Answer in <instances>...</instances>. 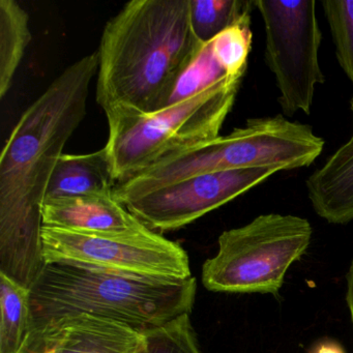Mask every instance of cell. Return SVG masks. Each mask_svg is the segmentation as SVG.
I'll return each instance as SVG.
<instances>
[{
	"label": "cell",
	"instance_id": "1",
	"mask_svg": "<svg viewBox=\"0 0 353 353\" xmlns=\"http://www.w3.org/2000/svg\"><path fill=\"white\" fill-rule=\"evenodd\" d=\"M98 51L76 61L24 111L0 156V274L32 288L46 265L42 206L63 148L86 115Z\"/></svg>",
	"mask_w": 353,
	"mask_h": 353
},
{
	"label": "cell",
	"instance_id": "2",
	"mask_svg": "<svg viewBox=\"0 0 353 353\" xmlns=\"http://www.w3.org/2000/svg\"><path fill=\"white\" fill-rule=\"evenodd\" d=\"M205 44L195 36L190 0H133L107 22L97 102L107 121L165 108Z\"/></svg>",
	"mask_w": 353,
	"mask_h": 353
},
{
	"label": "cell",
	"instance_id": "3",
	"mask_svg": "<svg viewBox=\"0 0 353 353\" xmlns=\"http://www.w3.org/2000/svg\"><path fill=\"white\" fill-rule=\"evenodd\" d=\"M197 281L115 274L68 262H47L30 289V334L68 316L90 314L139 330L191 314Z\"/></svg>",
	"mask_w": 353,
	"mask_h": 353
},
{
	"label": "cell",
	"instance_id": "4",
	"mask_svg": "<svg viewBox=\"0 0 353 353\" xmlns=\"http://www.w3.org/2000/svg\"><path fill=\"white\" fill-rule=\"evenodd\" d=\"M324 141L312 128L282 115L248 119L243 127L188 146L115 185L114 197L123 205L154 190L195 175L236 169L278 171L307 167L323 150Z\"/></svg>",
	"mask_w": 353,
	"mask_h": 353
},
{
	"label": "cell",
	"instance_id": "5",
	"mask_svg": "<svg viewBox=\"0 0 353 353\" xmlns=\"http://www.w3.org/2000/svg\"><path fill=\"white\" fill-rule=\"evenodd\" d=\"M241 78L225 76L197 94L150 114L108 121L106 148L115 185L161 159L219 137Z\"/></svg>",
	"mask_w": 353,
	"mask_h": 353
},
{
	"label": "cell",
	"instance_id": "6",
	"mask_svg": "<svg viewBox=\"0 0 353 353\" xmlns=\"http://www.w3.org/2000/svg\"><path fill=\"white\" fill-rule=\"evenodd\" d=\"M307 219L292 214L258 216L219 237V251L202 266V283L212 292L280 295L289 268L311 243Z\"/></svg>",
	"mask_w": 353,
	"mask_h": 353
},
{
	"label": "cell",
	"instance_id": "7",
	"mask_svg": "<svg viewBox=\"0 0 353 353\" xmlns=\"http://www.w3.org/2000/svg\"><path fill=\"white\" fill-rule=\"evenodd\" d=\"M47 262H68L115 274L162 280L192 276L187 252L150 228L90 233L43 226Z\"/></svg>",
	"mask_w": 353,
	"mask_h": 353
},
{
	"label": "cell",
	"instance_id": "8",
	"mask_svg": "<svg viewBox=\"0 0 353 353\" xmlns=\"http://www.w3.org/2000/svg\"><path fill=\"white\" fill-rule=\"evenodd\" d=\"M265 28V61L280 90L286 114L311 112L317 84L324 82L319 63L321 32L315 0H256Z\"/></svg>",
	"mask_w": 353,
	"mask_h": 353
},
{
	"label": "cell",
	"instance_id": "9",
	"mask_svg": "<svg viewBox=\"0 0 353 353\" xmlns=\"http://www.w3.org/2000/svg\"><path fill=\"white\" fill-rule=\"evenodd\" d=\"M276 172L272 168H249L195 175L154 190L125 206L150 230H176L247 193Z\"/></svg>",
	"mask_w": 353,
	"mask_h": 353
},
{
	"label": "cell",
	"instance_id": "10",
	"mask_svg": "<svg viewBox=\"0 0 353 353\" xmlns=\"http://www.w3.org/2000/svg\"><path fill=\"white\" fill-rule=\"evenodd\" d=\"M30 336L46 353H148L141 330L90 314L61 318Z\"/></svg>",
	"mask_w": 353,
	"mask_h": 353
},
{
	"label": "cell",
	"instance_id": "11",
	"mask_svg": "<svg viewBox=\"0 0 353 353\" xmlns=\"http://www.w3.org/2000/svg\"><path fill=\"white\" fill-rule=\"evenodd\" d=\"M42 219L43 226L77 232L123 233L146 227L113 193L45 200Z\"/></svg>",
	"mask_w": 353,
	"mask_h": 353
},
{
	"label": "cell",
	"instance_id": "12",
	"mask_svg": "<svg viewBox=\"0 0 353 353\" xmlns=\"http://www.w3.org/2000/svg\"><path fill=\"white\" fill-rule=\"evenodd\" d=\"M316 214L330 224L353 221V135L307 179Z\"/></svg>",
	"mask_w": 353,
	"mask_h": 353
},
{
	"label": "cell",
	"instance_id": "13",
	"mask_svg": "<svg viewBox=\"0 0 353 353\" xmlns=\"http://www.w3.org/2000/svg\"><path fill=\"white\" fill-rule=\"evenodd\" d=\"M115 181L106 148L83 154H63L47 188V199L110 194Z\"/></svg>",
	"mask_w": 353,
	"mask_h": 353
},
{
	"label": "cell",
	"instance_id": "14",
	"mask_svg": "<svg viewBox=\"0 0 353 353\" xmlns=\"http://www.w3.org/2000/svg\"><path fill=\"white\" fill-rule=\"evenodd\" d=\"M30 15L15 0H0V99L13 86L14 79L32 42Z\"/></svg>",
	"mask_w": 353,
	"mask_h": 353
},
{
	"label": "cell",
	"instance_id": "15",
	"mask_svg": "<svg viewBox=\"0 0 353 353\" xmlns=\"http://www.w3.org/2000/svg\"><path fill=\"white\" fill-rule=\"evenodd\" d=\"M30 324V289L0 274V353H21Z\"/></svg>",
	"mask_w": 353,
	"mask_h": 353
},
{
	"label": "cell",
	"instance_id": "16",
	"mask_svg": "<svg viewBox=\"0 0 353 353\" xmlns=\"http://www.w3.org/2000/svg\"><path fill=\"white\" fill-rule=\"evenodd\" d=\"M190 3L192 28L202 44H208L255 7L254 1L239 0H190Z\"/></svg>",
	"mask_w": 353,
	"mask_h": 353
},
{
	"label": "cell",
	"instance_id": "17",
	"mask_svg": "<svg viewBox=\"0 0 353 353\" xmlns=\"http://www.w3.org/2000/svg\"><path fill=\"white\" fill-rule=\"evenodd\" d=\"M250 26L251 12L208 42L212 57L226 75L232 77L245 75L252 47Z\"/></svg>",
	"mask_w": 353,
	"mask_h": 353
},
{
	"label": "cell",
	"instance_id": "18",
	"mask_svg": "<svg viewBox=\"0 0 353 353\" xmlns=\"http://www.w3.org/2000/svg\"><path fill=\"white\" fill-rule=\"evenodd\" d=\"M142 332L148 353H201L190 314Z\"/></svg>",
	"mask_w": 353,
	"mask_h": 353
},
{
	"label": "cell",
	"instance_id": "19",
	"mask_svg": "<svg viewBox=\"0 0 353 353\" xmlns=\"http://www.w3.org/2000/svg\"><path fill=\"white\" fill-rule=\"evenodd\" d=\"M336 47V59L353 83V0H322Z\"/></svg>",
	"mask_w": 353,
	"mask_h": 353
},
{
	"label": "cell",
	"instance_id": "20",
	"mask_svg": "<svg viewBox=\"0 0 353 353\" xmlns=\"http://www.w3.org/2000/svg\"><path fill=\"white\" fill-rule=\"evenodd\" d=\"M225 76L228 75L224 73L214 57H212L210 45L208 43L204 45L199 54L194 59L193 63L185 70V73L177 82L176 88H175L167 106L179 102L183 99L189 98V97L197 94L198 92H201L202 90Z\"/></svg>",
	"mask_w": 353,
	"mask_h": 353
},
{
	"label": "cell",
	"instance_id": "21",
	"mask_svg": "<svg viewBox=\"0 0 353 353\" xmlns=\"http://www.w3.org/2000/svg\"><path fill=\"white\" fill-rule=\"evenodd\" d=\"M307 353H346V350L338 341L323 339L315 343Z\"/></svg>",
	"mask_w": 353,
	"mask_h": 353
},
{
	"label": "cell",
	"instance_id": "22",
	"mask_svg": "<svg viewBox=\"0 0 353 353\" xmlns=\"http://www.w3.org/2000/svg\"><path fill=\"white\" fill-rule=\"evenodd\" d=\"M346 296H345V299H346L347 307H348L350 321L353 328V260L346 274Z\"/></svg>",
	"mask_w": 353,
	"mask_h": 353
},
{
	"label": "cell",
	"instance_id": "23",
	"mask_svg": "<svg viewBox=\"0 0 353 353\" xmlns=\"http://www.w3.org/2000/svg\"><path fill=\"white\" fill-rule=\"evenodd\" d=\"M21 353H46L43 350L41 345L39 344L38 341L34 340L32 336H28V342L24 346L23 350Z\"/></svg>",
	"mask_w": 353,
	"mask_h": 353
},
{
	"label": "cell",
	"instance_id": "24",
	"mask_svg": "<svg viewBox=\"0 0 353 353\" xmlns=\"http://www.w3.org/2000/svg\"><path fill=\"white\" fill-rule=\"evenodd\" d=\"M351 110H352L353 112V98L352 100H351Z\"/></svg>",
	"mask_w": 353,
	"mask_h": 353
}]
</instances>
